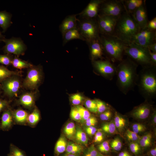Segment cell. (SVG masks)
Returning a JSON list of instances; mask_svg holds the SVG:
<instances>
[{
    "mask_svg": "<svg viewBox=\"0 0 156 156\" xmlns=\"http://www.w3.org/2000/svg\"><path fill=\"white\" fill-rule=\"evenodd\" d=\"M140 29L131 15L125 10L118 17L112 35L128 45Z\"/></svg>",
    "mask_w": 156,
    "mask_h": 156,
    "instance_id": "cell-1",
    "label": "cell"
},
{
    "mask_svg": "<svg viewBox=\"0 0 156 156\" xmlns=\"http://www.w3.org/2000/svg\"><path fill=\"white\" fill-rule=\"evenodd\" d=\"M99 40L103 51L114 61H121L125 50L128 45L112 34H100Z\"/></svg>",
    "mask_w": 156,
    "mask_h": 156,
    "instance_id": "cell-2",
    "label": "cell"
},
{
    "mask_svg": "<svg viewBox=\"0 0 156 156\" xmlns=\"http://www.w3.org/2000/svg\"><path fill=\"white\" fill-rule=\"evenodd\" d=\"M116 68L118 84L124 91L133 84L136 76L137 64L129 58L121 61Z\"/></svg>",
    "mask_w": 156,
    "mask_h": 156,
    "instance_id": "cell-3",
    "label": "cell"
},
{
    "mask_svg": "<svg viewBox=\"0 0 156 156\" xmlns=\"http://www.w3.org/2000/svg\"><path fill=\"white\" fill-rule=\"evenodd\" d=\"M124 53L135 62L143 66H154L147 47L131 42L126 47Z\"/></svg>",
    "mask_w": 156,
    "mask_h": 156,
    "instance_id": "cell-4",
    "label": "cell"
},
{
    "mask_svg": "<svg viewBox=\"0 0 156 156\" xmlns=\"http://www.w3.org/2000/svg\"><path fill=\"white\" fill-rule=\"evenodd\" d=\"M78 29L88 43L99 39L100 33L96 19L95 18H84L80 22Z\"/></svg>",
    "mask_w": 156,
    "mask_h": 156,
    "instance_id": "cell-5",
    "label": "cell"
},
{
    "mask_svg": "<svg viewBox=\"0 0 156 156\" xmlns=\"http://www.w3.org/2000/svg\"><path fill=\"white\" fill-rule=\"evenodd\" d=\"M42 75L40 67L33 65L28 68L23 82V86L25 88L31 90H36L41 81Z\"/></svg>",
    "mask_w": 156,
    "mask_h": 156,
    "instance_id": "cell-6",
    "label": "cell"
},
{
    "mask_svg": "<svg viewBox=\"0 0 156 156\" xmlns=\"http://www.w3.org/2000/svg\"><path fill=\"white\" fill-rule=\"evenodd\" d=\"M124 11L121 0H104L100 5V13L98 15L118 17Z\"/></svg>",
    "mask_w": 156,
    "mask_h": 156,
    "instance_id": "cell-7",
    "label": "cell"
},
{
    "mask_svg": "<svg viewBox=\"0 0 156 156\" xmlns=\"http://www.w3.org/2000/svg\"><path fill=\"white\" fill-rule=\"evenodd\" d=\"M156 41V30H151L147 27L142 29L132 38L131 42L148 47Z\"/></svg>",
    "mask_w": 156,
    "mask_h": 156,
    "instance_id": "cell-8",
    "label": "cell"
},
{
    "mask_svg": "<svg viewBox=\"0 0 156 156\" xmlns=\"http://www.w3.org/2000/svg\"><path fill=\"white\" fill-rule=\"evenodd\" d=\"M2 41L5 43L3 47L5 53L13 54L17 57L24 54L26 47L20 39L14 37L8 39L4 38Z\"/></svg>",
    "mask_w": 156,
    "mask_h": 156,
    "instance_id": "cell-9",
    "label": "cell"
},
{
    "mask_svg": "<svg viewBox=\"0 0 156 156\" xmlns=\"http://www.w3.org/2000/svg\"><path fill=\"white\" fill-rule=\"evenodd\" d=\"M118 17L98 15L96 18L100 34H112Z\"/></svg>",
    "mask_w": 156,
    "mask_h": 156,
    "instance_id": "cell-10",
    "label": "cell"
},
{
    "mask_svg": "<svg viewBox=\"0 0 156 156\" xmlns=\"http://www.w3.org/2000/svg\"><path fill=\"white\" fill-rule=\"evenodd\" d=\"M18 76H12L1 82L5 94L9 97H13L16 96L20 90L21 82Z\"/></svg>",
    "mask_w": 156,
    "mask_h": 156,
    "instance_id": "cell-11",
    "label": "cell"
},
{
    "mask_svg": "<svg viewBox=\"0 0 156 156\" xmlns=\"http://www.w3.org/2000/svg\"><path fill=\"white\" fill-rule=\"evenodd\" d=\"M93 65L98 72L102 75L110 79L116 73V68L108 60L93 61Z\"/></svg>",
    "mask_w": 156,
    "mask_h": 156,
    "instance_id": "cell-12",
    "label": "cell"
},
{
    "mask_svg": "<svg viewBox=\"0 0 156 156\" xmlns=\"http://www.w3.org/2000/svg\"><path fill=\"white\" fill-rule=\"evenodd\" d=\"M141 85L143 91L148 94H155L156 91V77L155 75L151 72L144 73L141 77Z\"/></svg>",
    "mask_w": 156,
    "mask_h": 156,
    "instance_id": "cell-13",
    "label": "cell"
},
{
    "mask_svg": "<svg viewBox=\"0 0 156 156\" xmlns=\"http://www.w3.org/2000/svg\"><path fill=\"white\" fill-rule=\"evenodd\" d=\"M104 0H92L79 14L84 18H94L99 14L101 4Z\"/></svg>",
    "mask_w": 156,
    "mask_h": 156,
    "instance_id": "cell-14",
    "label": "cell"
},
{
    "mask_svg": "<svg viewBox=\"0 0 156 156\" xmlns=\"http://www.w3.org/2000/svg\"><path fill=\"white\" fill-rule=\"evenodd\" d=\"M131 15L140 30L146 27L148 21L145 3L136 10Z\"/></svg>",
    "mask_w": 156,
    "mask_h": 156,
    "instance_id": "cell-15",
    "label": "cell"
},
{
    "mask_svg": "<svg viewBox=\"0 0 156 156\" xmlns=\"http://www.w3.org/2000/svg\"><path fill=\"white\" fill-rule=\"evenodd\" d=\"M36 96V93L34 92L24 93L19 97L17 103L26 108L32 109L35 106Z\"/></svg>",
    "mask_w": 156,
    "mask_h": 156,
    "instance_id": "cell-16",
    "label": "cell"
},
{
    "mask_svg": "<svg viewBox=\"0 0 156 156\" xmlns=\"http://www.w3.org/2000/svg\"><path fill=\"white\" fill-rule=\"evenodd\" d=\"M151 112L150 105L148 104L145 103L134 108L131 112V115L135 118L144 120L148 118Z\"/></svg>",
    "mask_w": 156,
    "mask_h": 156,
    "instance_id": "cell-17",
    "label": "cell"
},
{
    "mask_svg": "<svg viewBox=\"0 0 156 156\" xmlns=\"http://www.w3.org/2000/svg\"><path fill=\"white\" fill-rule=\"evenodd\" d=\"M88 43L89 45L91 57L93 61L101 58L103 51L99 39Z\"/></svg>",
    "mask_w": 156,
    "mask_h": 156,
    "instance_id": "cell-18",
    "label": "cell"
},
{
    "mask_svg": "<svg viewBox=\"0 0 156 156\" xmlns=\"http://www.w3.org/2000/svg\"><path fill=\"white\" fill-rule=\"evenodd\" d=\"M76 15H72L66 17L60 26V29L63 36L66 32L77 28V19Z\"/></svg>",
    "mask_w": 156,
    "mask_h": 156,
    "instance_id": "cell-19",
    "label": "cell"
},
{
    "mask_svg": "<svg viewBox=\"0 0 156 156\" xmlns=\"http://www.w3.org/2000/svg\"><path fill=\"white\" fill-rule=\"evenodd\" d=\"M125 11L131 14L136 10L145 3L143 0H121Z\"/></svg>",
    "mask_w": 156,
    "mask_h": 156,
    "instance_id": "cell-20",
    "label": "cell"
},
{
    "mask_svg": "<svg viewBox=\"0 0 156 156\" xmlns=\"http://www.w3.org/2000/svg\"><path fill=\"white\" fill-rule=\"evenodd\" d=\"M13 120L18 124H24L27 123L28 114L24 109L19 108L15 110H11Z\"/></svg>",
    "mask_w": 156,
    "mask_h": 156,
    "instance_id": "cell-21",
    "label": "cell"
},
{
    "mask_svg": "<svg viewBox=\"0 0 156 156\" xmlns=\"http://www.w3.org/2000/svg\"><path fill=\"white\" fill-rule=\"evenodd\" d=\"M13 120L11 110L8 109L5 110L1 117V129L3 130L10 129L12 125Z\"/></svg>",
    "mask_w": 156,
    "mask_h": 156,
    "instance_id": "cell-22",
    "label": "cell"
},
{
    "mask_svg": "<svg viewBox=\"0 0 156 156\" xmlns=\"http://www.w3.org/2000/svg\"><path fill=\"white\" fill-rule=\"evenodd\" d=\"M63 45H64L69 41L73 39H80L85 40L81 34L78 29H74L65 32L62 36Z\"/></svg>",
    "mask_w": 156,
    "mask_h": 156,
    "instance_id": "cell-23",
    "label": "cell"
},
{
    "mask_svg": "<svg viewBox=\"0 0 156 156\" xmlns=\"http://www.w3.org/2000/svg\"><path fill=\"white\" fill-rule=\"evenodd\" d=\"M77 144L86 146L88 139L85 132L79 127H76L75 133L73 138Z\"/></svg>",
    "mask_w": 156,
    "mask_h": 156,
    "instance_id": "cell-24",
    "label": "cell"
},
{
    "mask_svg": "<svg viewBox=\"0 0 156 156\" xmlns=\"http://www.w3.org/2000/svg\"><path fill=\"white\" fill-rule=\"evenodd\" d=\"M11 15L5 11H0V26L3 32L5 31L11 24Z\"/></svg>",
    "mask_w": 156,
    "mask_h": 156,
    "instance_id": "cell-25",
    "label": "cell"
},
{
    "mask_svg": "<svg viewBox=\"0 0 156 156\" xmlns=\"http://www.w3.org/2000/svg\"><path fill=\"white\" fill-rule=\"evenodd\" d=\"M67 143L65 137L63 135H61L55 146L54 151L55 154L57 156L65 151Z\"/></svg>",
    "mask_w": 156,
    "mask_h": 156,
    "instance_id": "cell-26",
    "label": "cell"
},
{
    "mask_svg": "<svg viewBox=\"0 0 156 156\" xmlns=\"http://www.w3.org/2000/svg\"><path fill=\"white\" fill-rule=\"evenodd\" d=\"M83 150L82 145L70 141L68 142L65 152L66 153L80 155Z\"/></svg>",
    "mask_w": 156,
    "mask_h": 156,
    "instance_id": "cell-27",
    "label": "cell"
},
{
    "mask_svg": "<svg viewBox=\"0 0 156 156\" xmlns=\"http://www.w3.org/2000/svg\"><path fill=\"white\" fill-rule=\"evenodd\" d=\"M40 119L39 111L36 106H35L32 112L28 115L27 123L30 126L33 127L37 124Z\"/></svg>",
    "mask_w": 156,
    "mask_h": 156,
    "instance_id": "cell-28",
    "label": "cell"
},
{
    "mask_svg": "<svg viewBox=\"0 0 156 156\" xmlns=\"http://www.w3.org/2000/svg\"><path fill=\"white\" fill-rule=\"evenodd\" d=\"M113 121L119 133L122 132L125 129L126 125L125 119L118 113L116 112Z\"/></svg>",
    "mask_w": 156,
    "mask_h": 156,
    "instance_id": "cell-29",
    "label": "cell"
},
{
    "mask_svg": "<svg viewBox=\"0 0 156 156\" xmlns=\"http://www.w3.org/2000/svg\"><path fill=\"white\" fill-rule=\"evenodd\" d=\"M11 65L15 68L20 70L28 68L33 66L31 64L16 56L13 58Z\"/></svg>",
    "mask_w": 156,
    "mask_h": 156,
    "instance_id": "cell-30",
    "label": "cell"
},
{
    "mask_svg": "<svg viewBox=\"0 0 156 156\" xmlns=\"http://www.w3.org/2000/svg\"><path fill=\"white\" fill-rule=\"evenodd\" d=\"M76 129L75 123L73 122L68 123L65 126L64 132L66 137L69 139H73Z\"/></svg>",
    "mask_w": 156,
    "mask_h": 156,
    "instance_id": "cell-31",
    "label": "cell"
},
{
    "mask_svg": "<svg viewBox=\"0 0 156 156\" xmlns=\"http://www.w3.org/2000/svg\"><path fill=\"white\" fill-rule=\"evenodd\" d=\"M101 130L104 132L109 134L114 135L119 133L113 121L103 124L102 126Z\"/></svg>",
    "mask_w": 156,
    "mask_h": 156,
    "instance_id": "cell-32",
    "label": "cell"
},
{
    "mask_svg": "<svg viewBox=\"0 0 156 156\" xmlns=\"http://www.w3.org/2000/svg\"><path fill=\"white\" fill-rule=\"evenodd\" d=\"M18 75V74L14 71L10 70L5 67L0 65V82L14 75Z\"/></svg>",
    "mask_w": 156,
    "mask_h": 156,
    "instance_id": "cell-33",
    "label": "cell"
},
{
    "mask_svg": "<svg viewBox=\"0 0 156 156\" xmlns=\"http://www.w3.org/2000/svg\"><path fill=\"white\" fill-rule=\"evenodd\" d=\"M75 107L80 114L81 117V122L83 124L86 120L92 116L90 112L83 106L79 105L76 106Z\"/></svg>",
    "mask_w": 156,
    "mask_h": 156,
    "instance_id": "cell-34",
    "label": "cell"
},
{
    "mask_svg": "<svg viewBox=\"0 0 156 156\" xmlns=\"http://www.w3.org/2000/svg\"><path fill=\"white\" fill-rule=\"evenodd\" d=\"M84 105L89 112L94 113H97L96 103L95 100L87 99L85 101Z\"/></svg>",
    "mask_w": 156,
    "mask_h": 156,
    "instance_id": "cell-35",
    "label": "cell"
},
{
    "mask_svg": "<svg viewBox=\"0 0 156 156\" xmlns=\"http://www.w3.org/2000/svg\"><path fill=\"white\" fill-rule=\"evenodd\" d=\"M129 147L131 152L135 155L138 156L141 154V147L138 142H131L129 144Z\"/></svg>",
    "mask_w": 156,
    "mask_h": 156,
    "instance_id": "cell-36",
    "label": "cell"
},
{
    "mask_svg": "<svg viewBox=\"0 0 156 156\" xmlns=\"http://www.w3.org/2000/svg\"><path fill=\"white\" fill-rule=\"evenodd\" d=\"M110 146L112 149L115 151H120L122 147V143L121 140L118 137H116L109 142Z\"/></svg>",
    "mask_w": 156,
    "mask_h": 156,
    "instance_id": "cell-37",
    "label": "cell"
},
{
    "mask_svg": "<svg viewBox=\"0 0 156 156\" xmlns=\"http://www.w3.org/2000/svg\"><path fill=\"white\" fill-rule=\"evenodd\" d=\"M97 149L100 153H108L110 150L109 142L108 140L103 141L98 145Z\"/></svg>",
    "mask_w": 156,
    "mask_h": 156,
    "instance_id": "cell-38",
    "label": "cell"
},
{
    "mask_svg": "<svg viewBox=\"0 0 156 156\" xmlns=\"http://www.w3.org/2000/svg\"><path fill=\"white\" fill-rule=\"evenodd\" d=\"M125 135L127 139L129 141H131V142H138L141 138L138 134L129 129L126 130Z\"/></svg>",
    "mask_w": 156,
    "mask_h": 156,
    "instance_id": "cell-39",
    "label": "cell"
},
{
    "mask_svg": "<svg viewBox=\"0 0 156 156\" xmlns=\"http://www.w3.org/2000/svg\"><path fill=\"white\" fill-rule=\"evenodd\" d=\"M96 105L97 113L100 114L109 109L107 105L104 102L98 99H95Z\"/></svg>",
    "mask_w": 156,
    "mask_h": 156,
    "instance_id": "cell-40",
    "label": "cell"
},
{
    "mask_svg": "<svg viewBox=\"0 0 156 156\" xmlns=\"http://www.w3.org/2000/svg\"><path fill=\"white\" fill-rule=\"evenodd\" d=\"M99 153L94 145L92 144L83 152V156H97Z\"/></svg>",
    "mask_w": 156,
    "mask_h": 156,
    "instance_id": "cell-41",
    "label": "cell"
},
{
    "mask_svg": "<svg viewBox=\"0 0 156 156\" xmlns=\"http://www.w3.org/2000/svg\"><path fill=\"white\" fill-rule=\"evenodd\" d=\"M13 59L12 56L8 54H0V63L7 66L11 65Z\"/></svg>",
    "mask_w": 156,
    "mask_h": 156,
    "instance_id": "cell-42",
    "label": "cell"
},
{
    "mask_svg": "<svg viewBox=\"0 0 156 156\" xmlns=\"http://www.w3.org/2000/svg\"><path fill=\"white\" fill-rule=\"evenodd\" d=\"M70 99L72 103L75 105H79L83 99V96L80 94L76 93L73 94L70 96Z\"/></svg>",
    "mask_w": 156,
    "mask_h": 156,
    "instance_id": "cell-43",
    "label": "cell"
},
{
    "mask_svg": "<svg viewBox=\"0 0 156 156\" xmlns=\"http://www.w3.org/2000/svg\"><path fill=\"white\" fill-rule=\"evenodd\" d=\"M133 131L138 134L144 132L146 129V127L144 125L140 123H135L132 126Z\"/></svg>",
    "mask_w": 156,
    "mask_h": 156,
    "instance_id": "cell-44",
    "label": "cell"
},
{
    "mask_svg": "<svg viewBox=\"0 0 156 156\" xmlns=\"http://www.w3.org/2000/svg\"><path fill=\"white\" fill-rule=\"evenodd\" d=\"M70 116L73 120L77 122H81V116L75 106L71 108L70 112Z\"/></svg>",
    "mask_w": 156,
    "mask_h": 156,
    "instance_id": "cell-45",
    "label": "cell"
},
{
    "mask_svg": "<svg viewBox=\"0 0 156 156\" xmlns=\"http://www.w3.org/2000/svg\"><path fill=\"white\" fill-rule=\"evenodd\" d=\"M112 115V111L108 109L100 114V119L103 121H107L109 120Z\"/></svg>",
    "mask_w": 156,
    "mask_h": 156,
    "instance_id": "cell-46",
    "label": "cell"
},
{
    "mask_svg": "<svg viewBox=\"0 0 156 156\" xmlns=\"http://www.w3.org/2000/svg\"><path fill=\"white\" fill-rule=\"evenodd\" d=\"M104 135L102 130H97L94 135V141L95 143L102 142L104 139Z\"/></svg>",
    "mask_w": 156,
    "mask_h": 156,
    "instance_id": "cell-47",
    "label": "cell"
},
{
    "mask_svg": "<svg viewBox=\"0 0 156 156\" xmlns=\"http://www.w3.org/2000/svg\"><path fill=\"white\" fill-rule=\"evenodd\" d=\"M97 122L96 118L94 116H91L86 120L83 124L85 127H88L94 126Z\"/></svg>",
    "mask_w": 156,
    "mask_h": 156,
    "instance_id": "cell-48",
    "label": "cell"
},
{
    "mask_svg": "<svg viewBox=\"0 0 156 156\" xmlns=\"http://www.w3.org/2000/svg\"><path fill=\"white\" fill-rule=\"evenodd\" d=\"M11 154L13 156H25L23 153L15 146L11 145Z\"/></svg>",
    "mask_w": 156,
    "mask_h": 156,
    "instance_id": "cell-49",
    "label": "cell"
},
{
    "mask_svg": "<svg viewBox=\"0 0 156 156\" xmlns=\"http://www.w3.org/2000/svg\"><path fill=\"white\" fill-rule=\"evenodd\" d=\"M152 139L148 140H144L140 138L138 142L141 147L147 148L151 146V145Z\"/></svg>",
    "mask_w": 156,
    "mask_h": 156,
    "instance_id": "cell-50",
    "label": "cell"
},
{
    "mask_svg": "<svg viewBox=\"0 0 156 156\" xmlns=\"http://www.w3.org/2000/svg\"><path fill=\"white\" fill-rule=\"evenodd\" d=\"M84 129L87 134L91 136L94 135L98 130L94 126L85 127Z\"/></svg>",
    "mask_w": 156,
    "mask_h": 156,
    "instance_id": "cell-51",
    "label": "cell"
},
{
    "mask_svg": "<svg viewBox=\"0 0 156 156\" xmlns=\"http://www.w3.org/2000/svg\"><path fill=\"white\" fill-rule=\"evenodd\" d=\"M146 27L149 29L156 30V17H155L150 21H148Z\"/></svg>",
    "mask_w": 156,
    "mask_h": 156,
    "instance_id": "cell-52",
    "label": "cell"
},
{
    "mask_svg": "<svg viewBox=\"0 0 156 156\" xmlns=\"http://www.w3.org/2000/svg\"><path fill=\"white\" fill-rule=\"evenodd\" d=\"M8 102L6 100L0 99V112L8 106Z\"/></svg>",
    "mask_w": 156,
    "mask_h": 156,
    "instance_id": "cell-53",
    "label": "cell"
},
{
    "mask_svg": "<svg viewBox=\"0 0 156 156\" xmlns=\"http://www.w3.org/2000/svg\"><path fill=\"white\" fill-rule=\"evenodd\" d=\"M149 51L152 64L155 66L156 64V53L153 52L149 49Z\"/></svg>",
    "mask_w": 156,
    "mask_h": 156,
    "instance_id": "cell-54",
    "label": "cell"
},
{
    "mask_svg": "<svg viewBox=\"0 0 156 156\" xmlns=\"http://www.w3.org/2000/svg\"><path fill=\"white\" fill-rule=\"evenodd\" d=\"M147 48L152 52L156 53V42L150 45Z\"/></svg>",
    "mask_w": 156,
    "mask_h": 156,
    "instance_id": "cell-55",
    "label": "cell"
},
{
    "mask_svg": "<svg viewBox=\"0 0 156 156\" xmlns=\"http://www.w3.org/2000/svg\"><path fill=\"white\" fill-rule=\"evenodd\" d=\"M118 156H132V155L128 151H124L119 153Z\"/></svg>",
    "mask_w": 156,
    "mask_h": 156,
    "instance_id": "cell-56",
    "label": "cell"
},
{
    "mask_svg": "<svg viewBox=\"0 0 156 156\" xmlns=\"http://www.w3.org/2000/svg\"><path fill=\"white\" fill-rule=\"evenodd\" d=\"M148 154L151 156H156V147L151 149L149 152Z\"/></svg>",
    "mask_w": 156,
    "mask_h": 156,
    "instance_id": "cell-57",
    "label": "cell"
},
{
    "mask_svg": "<svg viewBox=\"0 0 156 156\" xmlns=\"http://www.w3.org/2000/svg\"><path fill=\"white\" fill-rule=\"evenodd\" d=\"M152 115V122L154 125H155L156 123V113L155 111H154Z\"/></svg>",
    "mask_w": 156,
    "mask_h": 156,
    "instance_id": "cell-58",
    "label": "cell"
},
{
    "mask_svg": "<svg viewBox=\"0 0 156 156\" xmlns=\"http://www.w3.org/2000/svg\"><path fill=\"white\" fill-rule=\"evenodd\" d=\"M62 156H80V155L65 153Z\"/></svg>",
    "mask_w": 156,
    "mask_h": 156,
    "instance_id": "cell-59",
    "label": "cell"
},
{
    "mask_svg": "<svg viewBox=\"0 0 156 156\" xmlns=\"http://www.w3.org/2000/svg\"><path fill=\"white\" fill-rule=\"evenodd\" d=\"M4 38V36L1 34L0 31V42L2 41Z\"/></svg>",
    "mask_w": 156,
    "mask_h": 156,
    "instance_id": "cell-60",
    "label": "cell"
},
{
    "mask_svg": "<svg viewBox=\"0 0 156 156\" xmlns=\"http://www.w3.org/2000/svg\"><path fill=\"white\" fill-rule=\"evenodd\" d=\"M97 156H105L99 153Z\"/></svg>",
    "mask_w": 156,
    "mask_h": 156,
    "instance_id": "cell-61",
    "label": "cell"
},
{
    "mask_svg": "<svg viewBox=\"0 0 156 156\" xmlns=\"http://www.w3.org/2000/svg\"><path fill=\"white\" fill-rule=\"evenodd\" d=\"M9 156H13L11 154Z\"/></svg>",
    "mask_w": 156,
    "mask_h": 156,
    "instance_id": "cell-62",
    "label": "cell"
},
{
    "mask_svg": "<svg viewBox=\"0 0 156 156\" xmlns=\"http://www.w3.org/2000/svg\"></svg>",
    "mask_w": 156,
    "mask_h": 156,
    "instance_id": "cell-63",
    "label": "cell"
}]
</instances>
